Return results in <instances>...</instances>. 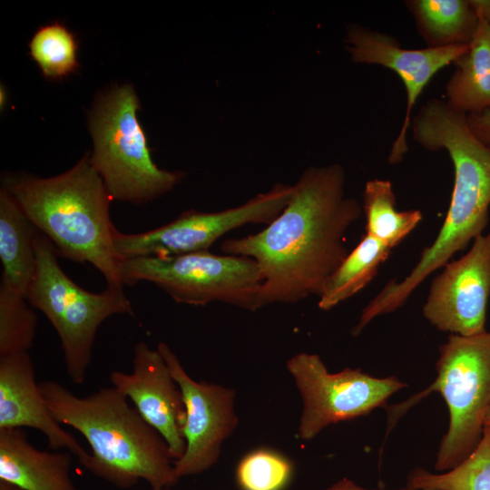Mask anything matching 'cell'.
<instances>
[{"mask_svg": "<svg viewBox=\"0 0 490 490\" xmlns=\"http://www.w3.org/2000/svg\"><path fill=\"white\" fill-rule=\"evenodd\" d=\"M293 186L278 183L247 202L217 212L185 211L172 221L140 233H122L115 227L113 243L118 257L165 258L208 249L229 231L250 223H270L286 207Z\"/></svg>", "mask_w": 490, "mask_h": 490, "instance_id": "10", "label": "cell"}, {"mask_svg": "<svg viewBox=\"0 0 490 490\" xmlns=\"http://www.w3.org/2000/svg\"><path fill=\"white\" fill-rule=\"evenodd\" d=\"M70 452L40 450L23 428L0 429V479L24 490H78Z\"/></svg>", "mask_w": 490, "mask_h": 490, "instance_id": "16", "label": "cell"}, {"mask_svg": "<svg viewBox=\"0 0 490 490\" xmlns=\"http://www.w3.org/2000/svg\"><path fill=\"white\" fill-rule=\"evenodd\" d=\"M323 490H372V489H367L359 485L356 484L354 481L348 479V478H342L338 480V482L334 483L333 485L328 486L327 488ZM399 490H407L406 488H402Z\"/></svg>", "mask_w": 490, "mask_h": 490, "instance_id": "27", "label": "cell"}, {"mask_svg": "<svg viewBox=\"0 0 490 490\" xmlns=\"http://www.w3.org/2000/svg\"><path fill=\"white\" fill-rule=\"evenodd\" d=\"M292 463L285 456L269 448L246 454L236 468L241 490H283L291 479Z\"/></svg>", "mask_w": 490, "mask_h": 490, "instance_id": "25", "label": "cell"}, {"mask_svg": "<svg viewBox=\"0 0 490 490\" xmlns=\"http://www.w3.org/2000/svg\"><path fill=\"white\" fill-rule=\"evenodd\" d=\"M346 41L355 63L384 66L394 71L403 82L407 93L406 113L388 154L389 163H399L408 151L407 136L418 97L434 75L464 55L469 44L407 49L394 37L358 24L348 26Z\"/></svg>", "mask_w": 490, "mask_h": 490, "instance_id": "13", "label": "cell"}, {"mask_svg": "<svg viewBox=\"0 0 490 490\" xmlns=\"http://www.w3.org/2000/svg\"><path fill=\"white\" fill-rule=\"evenodd\" d=\"M433 280L423 307L425 318L436 328L470 337L486 331L490 298V233L481 234L471 249L448 262Z\"/></svg>", "mask_w": 490, "mask_h": 490, "instance_id": "12", "label": "cell"}, {"mask_svg": "<svg viewBox=\"0 0 490 490\" xmlns=\"http://www.w3.org/2000/svg\"><path fill=\"white\" fill-rule=\"evenodd\" d=\"M44 401L61 425L78 431L91 447L83 466L93 475L126 489L139 480L151 488L172 487L178 479L169 447L114 387L78 397L62 384L39 383Z\"/></svg>", "mask_w": 490, "mask_h": 490, "instance_id": "3", "label": "cell"}, {"mask_svg": "<svg viewBox=\"0 0 490 490\" xmlns=\"http://www.w3.org/2000/svg\"><path fill=\"white\" fill-rule=\"evenodd\" d=\"M416 142L428 151L445 150L454 166V186L440 230L413 270L400 281L390 280L368 304L372 318L402 307L426 277L465 250L488 223L490 147L471 131L467 115L441 99L425 103L410 124Z\"/></svg>", "mask_w": 490, "mask_h": 490, "instance_id": "2", "label": "cell"}, {"mask_svg": "<svg viewBox=\"0 0 490 490\" xmlns=\"http://www.w3.org/2000/svg\"><path fill=\"white\" fill-rule=\"evenodd\" d=\"M467 122L473 133L490 147V110L467 115Z\"/></svg>", "mask_w": 490, "mask_h": 490, "instance_id": "26", "label": "cell"}, {"mask_svg": "<svg viewBox=\"0 0 490 490\" xmlns=\"http://www.w3.org/2000/svg\"><path fill=\"white\" fill-rule=\"evenodd\" d=\"M29 47L33 60L46 78L67 76L78 66L77 42L63 24L54 23L39 28Z\"/></svg>", "mask_w": 490, "mask_h": 490, "instance_id": "23", "label": "cell"}, {"mask_svg": "<svg viewBox=\"0 0 490 490\" xmlns=\"http://www.w3.org/2000/svg\"><path fill=\"white\" fill-rule=\"evenodd\" d=\"M5 188L44 234L58 255L98 270L107 287L122 289L121 259L113 243V201L102 177L83 156L69 171L51 178L9 175Z\"/></svg>", "mask_w": 490, "mask_h": 490, "instance_id": "4", "label": "cell"}, {"mask_svg": "<svg viewBox=\"0 0 490 490\" xmlns=\"http://www.w3.org/2000/svg\"><path fill=\"white\" fill-rule=\"evenodd\" d=\"M407 490H490V434L483 435L471 454L456 467L442 473L412 470Z\"/></svg>", "mask_w": 490, "mask_h": 490, "instance_id": "22", "label": "cell"}, {"mask_svg": "<svg viewBox=\"0 0 490 490\" xmlns=\"http://www.w3.org/2000/svg\"><path fill=\"white\" fill-rule=\"evenodd\" d=\"M392 248L366 233L328 279L318 308L328 310L364 289L377 274Z\"/></svg>", "mask_w": 490, "mask_h": 490, "instance_id": "20", "label": "cell"}, {"mask_svg": "<svg viewBox=\"0 0 490 490\" xmlns=\"http://www.w3.org/2000/svg\"><path fill=\"white\" fill-rule=\"evenodd\" d=\"M30 427L40 431L53 450L66 449L83 466L90 457L52 415L35 380L28 352L0 357V429Z\"/></svg>", "mask_w": 490, "mask_h": 490, "instance_id": "15", "label": "cell"}, {"mask_svg": "<svg viewBox=\"0 0 490 490\" xmlns=\"http://www.w3.org/2000/svg\"><path fill=\"white\" fill-rule=\"evenodd\" d=\"M362 210L366 218V233L392 249L418 225L423 217L419 210L397 211L392 182L384 179L367 181Z\"/></svg>", "mask_w": 490, "mask_h": 490, "instance_id": "21", "label": "cell"}, {"mask_svg": "<svg viewBox=\"0 0 490 490\" xmlns=\"http://www.w3.org/2000/svg\"><path fill=\"white\" fill-rule=\"evenodd\" d=\"M157 349L179 386L185 405V451L173 464L179 480L199 475L217 463L223 442L238 425L235 392L221 385L192 379L165 342H160Z\"/></svg>", "mask_w": 490, "mask_h": 490, "instance_id": "11", "label": "cell"}, {"mask_svg": "<svg viewBox=\"0 0 490 490\" xmlns=\"http://www.w3.org/2000/svg\"><path fill=\"white\" fill-rule=\"evenodd\" d=\"M467 52L454 64L446 102L466 115L490 110V24L478 15Z\"/></svg>", "mask_w": 490, "mask_h": 490, "instance_id": "18", "label": "cell"}, {"mask_svg": "<svg viewBox=\"0 0 490 490\" xmlns=\"http://www.w3.org/2000/svg\"><path fill=\"white\" fill-rule=\"evenodd\" d=\"M437 376L424 391L389 411L393 425L408 407L431 392L445 399L449 414L434 468L442 473L458 466L478 444L490 407V331L463 337L450 334L439 348Z\"/></svg>", "mask_w": 490, "mask_h": 490, "instance_id": "5", "label": "cell"}, {"mask_svg": "<svg viewBox=\"0 0 490 490\" xmlns=\"http://www.w3.org/2000/svg\"><path fill=\"white\" fill-rule=\"evenodd\" d=\"M36 230L14 197L1 187L0 260L3 274L0 285L26 299L36 268L34 245Z\"/></svg>", "mask_w": 490, "mask_h": 490, "instance_id": "17", "label": "cell"}, {"mask_svg": "<svg viewBox=\"0 0 490 490\" xmlns=\"http://www.w3.org/2000/svg\"><path fill=\"white\" fill-rule=\"evenodd\" d=\"M110 381L163 438L173 461L180 459L185 451V405L158 349H152L143 341L136 343L132 372L114 370L110 374Z\"/></svg>", "mask_w": 490, "mask_h": 490, "instance_id": "14", "label": "cell"}, {"mask_svg": "<svg viewBox=\"0 0 490 490\" xmlns=\"http://www.w3.org/2000/svg\"><path fill=\"white\" fill-rule=\"evenodd\" d=\"M34 245L36 268L27 300L55 329L67 375L74 383L82 385L101 324L113 315L134 317V311L123 289L107 287L93 293L74 283L60 267L51 240L38 230Z\"/></svg>", "mask_w": 490, "mask_h": 490, "instance_id": "6", "label": "cell"}, {"mask_svg": "<svg viewBox=\"0 0 490 490\" xmlns=\"http://www.w3.org/2000/svg\"><path fill=\"white\" fill-rule=\"evenodd\" d=\"M345 180L338 164L308 168L286 207L265 229L222 242L226 254L257 263L262 278L260 309L319 297L348 256L345 236L363 210L346 196Z\"/></svg>", "mask_w": 490, "mask_h": 490, "instance_id": "1", "label": "cell"}, {"mask_svg": "<svg viewBox=\"0 0 490 490\" xmlns=\"http://www.w3.org/2000/svg\"><path fill=\"white\" fill-rule=\"evenodd\" d=\"M484 428H485L490 434V407L485 416Z\"/></svg>", "mask_w": 490, "mask_h": 490, "instance_id": "29", "label": "cell"}, {"mask_svg": "<svg viewBox=\"0 0 490 490\" xmlns=\"http://www.w3.org/2000/svg\"><path fill=\"white\" fill-rule=\"evenodd\" d=\"M151 490H172L171 487L151 488Z\"/></svg>", "mask_w": 490, "mask_h": 490, "instance_id": "31", "label": "cell"}, {"mask_svg": "<svg viewBox=\"0 0 490 490\" xmlns=\"http://www.w3.org/2000/svg\"><path fill=\"white\" fill-rule=\"evenodd\" d=\"M407 5L429 47L469 44L478 22L470 0H414Z\"/></svg>", "mask_w": 490, "mask_h": 490, "instance_id": "19", "label": "cell"}, {"mask_svg": "<svg viewBox=\"0 0 490 490\" xmlns=\"http://www.w3.org/2000/svg\"><path fill=\"white\" fill-rule=\"evenodd\" d=\"M25 297L0 285V357L33 346L37 317Z\"/></svg>", "mask_w": 490, "mask_h": 490, "instance_id": "24", "label": "cell"}, {"mask_svg": "<svg viewBox=\"0 0 490 490\" xmlns=\"http://www.w3.org/2000/svg\"><path fill=\"white\" fill-rule=\"evenodd\" d=\"M0 490H24V489L14 483L0 479Z\"/></svg>", "mask_w": 490, "mask_h": 490, "instance_id": "28", "label": "cell"}, {"mask_svg": "<svg viewBox=\"0 0 490 490\" xmlns=\"http://www.w3.org/2000/svg\"><path fill=\"white\" fill-rule=\"evenodd\" d=\"M287 369L302 399L299 435L303 440L331 424L370 414L407 386L396 376L376 377L360 368L329 373L318 355L306 352L288 359Z\"/></svg>", "mask_w": 490, "mask_h": 490, "instance_id": "9", "label": "cell"}, {"mask_svg": "<svg viewBox=\"0 0 490 490\" xmlns=\"http://www.w3.org/2000/svg\"><path fill=\"white\" fill-rule=\"evenodd\" d=\"M0 97H1V106H3V105H5V99H6V97H5V91L3 90V87H1V96H0Z\"/></svg>", "mask_w": 490, "mask_h": 490, "instance_id": "30", "label": "cell"}, {"mask_svg": "<svg viewBox=\"0 0 490 490\" xmlns=\"http://www.w3.org/2000/svg\"><path fill=\"white\" fill-rule=\"evenodd\" d=\"M120 273L123 285L149 281L178 303L203 306L220 301L251 311L260 309L262 278L250 258L203 250L165 258L122 259Z\"/></svg>", "mask_w": 490, "mask_h": 490, "instance_id": "8", "label": "cell"}, {"mask_svg": "<svg viewBox=\"0 0 490 490\" xmlns=\"http://www.w3.org/2000/svg\"><path fill=\"white\" fill-rule=\"evenodd\" d=\"M138 108L129 84L99 99L90 117L94 142L90 161L113 201L143 204L171 191L184 173L161 170L152 162Z\"/></svg>", "mask_w": 490, "mask_h": 490, "instance_id": "7", "label": "cell"}]
</instances>
